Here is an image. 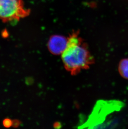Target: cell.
<instances>
[{
    "label": "cell",
    "instance_id": "cell-6",
    "mask_svg": "<svg viewBox=\"0 0 128 129\" xmlns=\"http://www.w3.org/2000/svg\"><path fill=\"white\" fill-rule=\"evenodd\" d=\"M20 124V122L18 120H14L12 121V126L15 127H18Z\"/></svg>",
    "mask_w": 128,
    "mask_h": 129
},
{
    "label": "cell",
    "instance_id": "cell-1",
    "mask_svg": "<svg viewBox=\"0 0 128 129\" xmlns=\"http://www.w3.org/2000/svg\"><path fill=\"white\" fill-rule=\"evenodd\" d=\"M61 58L64 67L72 75L88 69L94 62L87 46L75 33L68 38V46L61 54Z\"/></svg>",
    "mask_w": 128,
    "mask_h": 129
},
{
    "label": "cell",
    "instance_id": "cell-3",
    "mask_svg": "<svg viewBox=\"0 0 128 129\" xmlns=\"http://www.w3.org/2000/svg\"><path fill=\"white\" fill-rule=\"evenodd\" d=\"M68 42V38L63 36H52L48 42V49L53 55H61L66 49Z\"/></svg>",
    "mask_w": 128,
    "mask_h": 129
},
{
    "label": "cell",
    "instance_id": "cell-5",
    "mask_svg": "<svg viewBox=\"0 0 128 129\" xmlns=\"http://www.w3.org/2000/svg\"><path fill=\"white\" fill-rule=\"evenodd\" d=\"M3 124L6 127H9L12 126V121L9 119H6L3 121Z\"/></svg>",
    "mask_w": 128,
    "mask_h": 129
},
{
    "label": "cell",
    "instance_id": "cell-2",
    "mask_svg": "<svg viewBox=\"0 0 128 129\" xmlns=\"http://www.w3.org/2000/svg\"><path fill=\"white\" fill-rule=\"evenodd\" d=\"M30 10L23 0H0V19L4 23H15L26 17Z\"/></svg>",
    "mask_w": 128,
    "mask_h": 129
},
{
    "label": "cell",
    "instance_id": "cell-4",
    "mask_svg": "<svg viewBox=\"0 0 128 129\" xmlns=\"http://www.w3.org/2000/svg\"><path fill=\"white\" fill-rule=\"evenodd\" d=\"M118 71L122 77L128 79V58L121 60L118 64Z\"/></svg>",
    "mask_w": 128,
    "mask_h": 129
}]
</instances>
